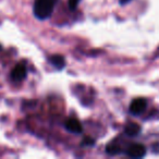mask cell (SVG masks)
Instances as JSON below:
<instances>
[{
  "label": "cell",
  "instance_id": "6da1fadb",
  "mask_svg": "<svg viewBox=\"0 0 159 159\" xmlns=\"http://www.w3.org/2000/svg\"><path fill=\"white\" fill-rule=\"evenodd\" d=\"M58 0H35L33 7L34 14L39 20H46L52 14Z\"/></svg>",
  "mask_w": 159,
  "mask_h": 159
},
{
  "label": "cell",
  "instance_id": "7a4b0ae2",
  "mask_svg": "<svg viewBox=\"0 0 159 159\" xmlns=\"http://www.w3.org/2000/svg\"><path fill=\"white\" fill-rule=\"evenodd\" d=\"M126 155L131 158H142L145 156L146 148L142 144H132L125 150Z\"/></svg>",
  "mask_w": 159,
  "mask_h": 159
},
{
  "label": "cell",
  "instance_id": "3957f363",
  "mask_svg": "<svg viewBox=\"0 0 159 159\" xmlns=\"http://www.w3.org/2000/svg\"><path fill=\"white\" fill-rule=\"evenodd\" d=\"M147 102L143 98H136L134 99L130 105V111L133 115H141L142 112H144V110L146 109Z\"/></svg>",
  "mask_w": 159,
  "mask_h": 159
},
{
  "label": "cell",
  "instance_id": "277c9868",
  "mask_svg": "<svg viewBox=\"0 0 159 159\" xmlns=\"http://www.w3.org/2000/svg\"><path fill=\"white\" fill-rule=\"evenodd\" d=\"M26 76V66L24 64H18L11 72V79L16 82H21Z\"/></svg>",
  "mask_w": 159,
  "mask_h": 159
},
{
  "label": "cell",
  "instance_id": "5b68a950",
  "mask_svg": "<svg viewBox=\"0 0 159 159\" xmlns=\"http://www.w3.org/2000/svg\"><path fill=\"white\" fill-rule=\"evenodd\" d=\"M66 129L69 132L72 133H81L83 131V126L81 124V122L76 119V118H69L64 123Z\"/></svg>",
  "mask_w": 159,
  "mask_h": 159
},
{
  "label": "cell",
  "instance_id": "8992f818",
  "mask_svg": "<svg viewBox=\"0 0 159 159\" xmlns=\"http://www.w3.org/2000/svg\"><path fill=\"white\" fill-rule=\"evenodd\" d=\"M49 61L52 66H55L57 69H62L66 66V61H64V58L60 55H53L49 58Z\"/></svg>",
  "mask_w": 159,
  "mask_h": 159
},
{
  "label": "cell",
  "instance_id": "52a82bcc",
  "mask_svg": "<svg viewBox=\"0 0 159 159\" xmlns=\"http://www.w3.org/2000/svg\"><path fill=\"white\" fill-rule=\"evenodd\" d=\"M124 131H125V134L129 135V136H136L139 131H141V128L136 123H129L125 126Z\"/></svg>",
  "mask_w": 159,
  "mask_h": 159
},
{
  "label": "cell",
  "instance_id": "ba28073f",
  "mask_svg": "<svg viewBox=\"0 0 159 159\" xmlns=\"http://www.w3.org/2000/svg\"><path fill=\"white\" fill-rule=\"evenodd\" d=\"M106 152H108L109 155H112L113 156V155H118L121 152V147L118 145L117 142H111V143H109L108 145H107Z\"/></svg>",
  "mask_w": 159,
  "mask_h": 159
},
{
  "label": "cell",
  "instance_id": "9c48e42d",
  "mask_svg": "<svg viewBox=\"0 0 159 159\" xmlns=\"http://www.w3.org/2000/svg\"><path fill=\"white\" fill-rule=\"evenodd\" d=\"M80 1L81 0H69V8L71 10H75L77 8V6H79Z\"/></svg>",
  "mask_w": 159,
  "mask_h": 159
},
{
  "label": "cell",
  "instance_id": "30bf717a",
  "mask_svg": "<svg viewBox=\"0 0 159 159\" xmlns=\"http://www.w3.org/2000/svg\"><path fill=\"white\" fill-rule=\"evenodd\" d=\"M130 1H131V0H120L119 2L121 3V5H126V3H129Z\"/></svg>",
  "mask_w": 159,
  "mask_h": 159
},
{
  "label": "cell",
  "instance_id": "8fae6325",
  "mask_svg": "<svg viewBox=\"0 0 159 159\" xmlns=\"http://www.w3.org/2000/svg\"><path fill=\"white\" fill-rule=\"evenodd\" d=\"M1 49H2V47H1V45H0V50H1Z\"/></svg>",
  "mask_w": 159,
  "mask_h": 159
}]
</instances>
